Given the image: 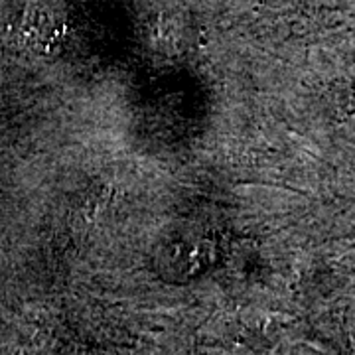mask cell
Here are the masks:
<instances>
[{
	"mask_svg": "<svg viewBox=\"0 0 355 355\" xmlns=\"http://www.w3.org/2000/svg\"><path fill=\"white\" fill-rule=\"evenodd\" d=\"M207 265V257L202 253L198 243L191 239L174 237L172 241L166 243L162 251L158 254V268L162 275H172L174 279L180 277H193L202 270V266Z\"/></svg>",
	"mask_w": 355,
	"mask_h": 355,
	"instance_id": "1",
	"label": "cell"
}]
</instances>
